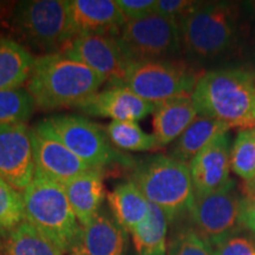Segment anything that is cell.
Masks as SVG:
<instances>
[{"mask_svg":"<svg viewBox=\"0 0 255 255\" xmlns=\"http://www.w3.org/2000/svg\"><path fill=\"white\" fill-rule=\"evenodd\" d=\"M105 83L98 73L64 53L36 57L25 89L36 108L55 110L77 108Z\"/></svg>","mask_w":255,"mask_h":255,"instance_id":"cell-1","label":"cell"},{"mask_svg":"<svg viewBox=\"0 0 255 255\" xmlns=\"http://www.w3.org/2000/svg\"><path fill=\"white\" fill-rule=\"evenodd\" d=\"M197 114L229 128H255V77L241 69L209 71L199 77L191 94Z\"/></svg>","mask_w":255,"mask_h":255,"instance_id":"cell-2","label":"cell"},{"mask_svg":"<svg viewBox=\"0 0 255 255\" xmlns=\"http://www.w3.org/2000/svg\"><path fill=\"white\" fill-rule=\"evenodd\" d=\"M130 181L169 222L189 213L194 189L189 165L169 155H152L133 163Z\"/></svg>","mask_w":255,"mask_h":255,"instance_id":"cell-3","label":"cell"},{"mask_svg":"<svg viewBox=\"0 0 255 255\" xmlns=\"http://www.w3.org/2000/svg\"><path fill=\"white\" fill-rule=\"evenodd\" d=\"M25 221L62 253H73L81 235L79 225L62 184L34 176L23 193Z\"/></svg>","mask_w":255,"mask_h":255,"instance_id":"cell-4","label":"cell"},{"mask_svg":"<svg viewBox=\"0 0 255 255\" xmlns=\"http://www.w3.org/2000/svg\"><path fill=\"white\" fill-rule=\"evenodd\" d=\"M238 13L229 2H199L180 24L182 50L194 58H214L235 40Z\"/></svg>","mask_w":255,"mask_h":255,"instance_id":"cell-5","label":"cell"},{"mask_svg":"<svg viewBox=\"0 0 255 255\" xmlns=\"http://www.w3.org/2000/svg\"><path fill=\"white\" fill-rule=\"evenodd\" d=\"M12 23L18 36L41 56L62 53L73 39L68 0H26L15 5Z\"/></svg>","mask_w":255,"mask_h":255,"instance_id":"cell-6","label":"cell"},{"mask_svg":"<svg viewBox=\"0 0 255 255\" xmlns=\"http://www.w3.org/2000/svg\"><path fill=\"white\" fill-rule=\"evenodd\" d=\"M37 129L62 142L91 168L121 164L132 167L135 161L117 150L101 126L78 115H53L37 124Z\"/></svg>","mask_w":255,"mask_h":255,"instance_id":"cell-7","label":"cell"},{"mask_svg":"<svg viewBox=\"0 0 255 255\" xmlns=\"http://www.w3.org/2000/svg\"><path fill=\"white\" fill-rule=\"evenodd\" d=\"M116 38L130 63L169 60L182 50L178 21L157 13L128 21Z\"/></svg>","mask_w":255,"mask_h":255,"instance_id":"cell-8","label":"cell"},{"mask_svg":"<svg viewBox=\"0 0 255 255\" xmlns=\"http://www.w3.org/2000/svg\"><path fill=\"white\" fill-rule=\"evenodd\" d=\"M199 77L186 65L173 60L131 63L121 85L150 103L158 104L193 94Z\"/></svg>","mask_w":255,"mask_h":255,"instance_id":"cell-9","label":"cell"},{"mask_svg":"<svg viewBox=\"0 0 255 255\" xmlns=\"http://www.w3.org/2000/svg\"><path fill=\"white\" fill-rule=\"evenodd\" d=\"M242 205L244 197L235 190L234 181L215 193L194 196L189 210L193 228L212 248L215 247L227 238L244 231Z\"/></svg>","mask_w":255,"mask_h":255,"instance_id":"cell-10","label":"cell"},{"mask_svg":"<svg viewBox=\"0 0 255 255\" xmlns=\"http://www.w3.org/2000/svg\"><path fill=\"white\" fill-rule=\"evenodd\" d=\"M62 53L85 64L111 85L122 84L131 64L121 49L116 37H75Z\"/></svg>","mask_w":255,"mask_h":255,"instance_id":"cell-11","label":"cell"},{"mask_svg":"<svg viewBox=\"0 0 255 255\" xmlns=\"http://www.w3.org/2000/svg\"><path fill=\"white\" fill-rule=\"evenodd\" d=\"M34 175L32 129L26 123L0 127V177L23 194Z\"/></svg>","mask_w":255,"mask_h":255,"instance_id":"cell-12","label":"cell"},{"mask_svg":"<svg viewBox=\"0 0 255 255\" xmlns=\"http://www.w3.org/2000/svg\"><path fill=\"white\" fill-rule=\"evenodd\" d=\"M32 144L36 175L65 186L70 181L90 170V165L76 156L62 142L41 130L32 129Z\"/></svg>","mask_w":255,"mask_h":255,"instance_id":"cell-13","label":"cell"},{"mask_svg":"<svg viewBox=\"0 0 255 255\" xmlns=\"http://www.w3.org/2000/svg\"><path fill=\"white\" fill-rule=\"evenodd\" d=\"M228 133L221 135L209 143L190 161L189 171L193 182L194 196L207 195L228 187L231 178Z\"/></svg>","mask_w":255,"mask_h":255,"instance_id":"cell-14","label":"cell"},{"mask_svg":"<svg viewBox=\"0 0 255 255\" xmlns=\"http://www.w3.org/2000/svg\"><path fill=\"white\" fill-rule=\"evenodd\" d=\"M68 5L73 38L119 37L127 24L116 0H68Z\"/></svg>","mask_w":255,"mask_h":255,"instance_id":"cell-15","label":"cell"},{"mask_svg":"<svg viewBox=\"0 0 255 255\" xmlns=\"http://www.w3.org/2000/svg\"><path fill=\"white\" fill-rule=\"evenodd\" d=\"M85 115L107 117L117 122H138L154 113L155 104L143 100L124 85H111L78 105Z\"/></svg>","mask_w":255,"mask_h":255,"instance_id":"cell-16","label":"cell"},{"mask_svg":"<svg viewBox=\"0 0 255 255\" xmlns=\"http://www.w3.org/2000/svg\"><path fill=\"white\" fill-rule=\"evenodd\" d=\"M127 255V232L108 214L101 213L81 229L72 254Z\"/></svg>","mask_w":255,"mask_h":255,"instance_id":"cell-17","label":"cell"},{"mask_svg":"<svg viewBox=\"0 0 255 255\" xmlns=\"http://www.w3.org/2000/svg\"><path fill=\"white\" fill-rule=\"evenodd\" d=\"M197 116L199 114L191 100V95L155 104L152 135L159 146L163 148L176 141Z\"/></svg>","mask_w":255,"mask_h":255,"instance_id":"cell-18","label":"cell"},{"mask_svg":"<svg viewBox=\"0 0 255 255\" xmlns=\"http://www.w3.org/2000/svg\"><path fill=\"white\" fill-rule=\"evenodd\" d=\"M63 187L81 227L89 225L100 214L105 199L102 169H90Z\"/></svg>","mask_w":255,"mask_h":255,"instance_id":"cell-19","label":"cell"},{"mask_svg":"<svg viewBox=\"0 0 255 255\" xmlns=\"http://www.w3.org/2000/svg\"><path fill=\"white\" fill-rule=\"evenodd\" d=\"M113 218L127 233H131L150 215L151 205L132 181H126L108 194Z\"/></svg>","mask_w":255,"mask_h":255,"instance_id":"cell-20","label":"cell"},{"mask_svg":"<svg viewBox=\"0 0 255 255\" xmlns=\"http://www.w3.org/2000/svg\"><path fill=\"white\" fill-rule=\"evenodd\" d=\"M229 127L226 123L199 115L174 142L169 156L189 164L201 150L218 137L227 133Z\"/></svg>","mask_w":255,"mask_h":255,"instance_id":"cell-21","label":"cell"},{"mask_svg":"<svg viewBox=\"0 0 255 255\" xmlns=\"http://www.w3.org/2000/svg\"><path fill=\"white\" fill-rule=\"evenodd\" d=\"M36 57L26 47L0 37V91L20 89L30 78Z\"/></svg>","mask_w":255,"mask_h":255,"instance_id":"cell-22","label":"cell"},{"mask_svg":"<svg viewBox=\"0 0 255 255\" xmlns=\"http://www.w3.org/2000/svg\"><path fill=\"white\" fill-rule=\"evenodd\" d=\"M168 225L164 213L151 205L149 218L130 233L136 255H168Z\"/></svg>","mask_w":255,"mask_h":255,"instance_id":"cell-23","label":"cell"},{"mask_svg":"<svg viewBox=\"0 0 255 255\" xmlns=\"http://www.w3.org/2000/svg\"><path fill=\"white\" fill-rule=\"evenodd\" d=\"M5 255H62L63 253L41 233L24 221L13 231L7 233Z\"/></svg>","mask_w":255,"mask_h":255,"instance_id":"cell-24","label":"cell"},{"mask_svg":"<svg viewBox=\"0 0 255 255\" xmlns=\"http://www.w3.org/2000/svg\"><path fill=\"white\" fill-rule=\"evenodd\" d=\"M105 131L113 145L122 150L154 151L161 149L155 136L146 133L137 122L113 121Z\"/></svg>","mask_w":255,"mask_h":255,"instance_id":"cell-25","label":"cell"},{"mask_svg":"<svg viewBox=\"0 0 255 255\" xmlns=\"http://www.w3.org/2000/svg\"><path fill=\"white\" fill-rule=\"evenodd\" d=\"M231 169L248 183L255 177V128L242 129L229 154Z\"/></svg>","mask_w":255,"mask_h":255,"instance_id":"cell-26","label":"cell"},{"mask_svg":"<svg viewBox=\"0 0 255 255\" xmlns=\"http://www.w3.org/2000/svg\"><path fill=\"white\" fill-rule=\"evenodd\" d=\"M34 102L26 89L0 91V127L26 123L33 114Z\"/></svg>","mask_w":255,"mask_h":255,"instance_id":"cell-27","label":"cell"},{"mask_svg":"<svg viewBox=\"0 0 255 255\" xmlns=\"http://www.w3.org/2000/svg\"><path fill=\"white\" fill-rule=\"evenodd\" d=\"M24 221L23 194L0 177V233H9Z\"/></svg>","mask_w":255,"mask_h":255,"instance_id":"cell-28","label":"cell"},{"mask_svg":"<svg viewBox=\"0 0 255 255\" xmlns=\"http://www.w3.org/2000/svg\"><path fill=\"white\" fill-rule=\"evenodd\" d=\"M168 255H213V248L193 227H183L171 239Z\"/></svg>","mask_w":255,"mask_h":255,"instance_id":"cell-29","label":"cell"},{"mask_svg":"<svg viewBox=\"0 0 255 255\" xmlns=\"http://www.w3.org/2000/svg\"><path fill=\"white\" fill-rule=\"evenodd\" d=\"M213 255H255V237L242 231L213 247Z\"/></svg>","mask_w":255,"mask_h":255,"instance_id":"cell-30","label":"cell"},{"mask_svg":"<svg viewBox=\"0 0 255 255\" xmlns=\"http://www.w3.org/2000/svg\"><path fill=\"white\" fill-rule=\"evenodd\" d=\"M116 2L128 23L154 14L157 0H116Z\"/></svg>","mask_w":255,"mask_h":255,"instance_id":"cell-31","label":"cell"},{"mask_svg":"<svg viewBox=\"0 0 255 255\" xmlns=\"http://www.w3.org/2000/svg\"><path fill=\"white\" fill-rule=\"evenodd\" d=\"M199 2L191 0H157L155 13L180 21L191 9L196 7Z\"/></svg>","mask_w":255,"mask_h":255,"instance_id":"cell-32","label":"cell"},{"mask_svg":"<svg viewBox=\"0 0 255 255\" xmlns=\"http://www.w3.org/2000/svg\"><path fill=\"white\" fill-rule=\"evenodd\" d=\"M242 229L255 237V199L244 197L241 213Z\"/></svg>","mask_w":255,"mask_h":255,"instance_id":"cell-33","label":"cell"},{"mask_svg":"<svg viewBox=\"0 0 255 255\" xmlns=\"http://www.w3.org/2000/svg\"><path fill=\"white\" fill-rule=\"evenodd\" d=\"M245 193H246V199H255V177L251 182L246 183L245 187Z\"/></svg>","mask_w":255,"mask_h":255,"instance_id":"cell-34","label":"cell"},{"mask_svg":"<svg viewBox=\"0 0 255 255\" xmlns=\"http://www.w3.org/2000/svg\"><path fill=\"white\" fill-rule=\"evenodd\" d=\"M72 255H82V254H78V253H75V254H72Z\"/></svg>","mask_w":255,"mask_h":255,"instance_id":"cell-35","label":"cell"}]
</instances>
